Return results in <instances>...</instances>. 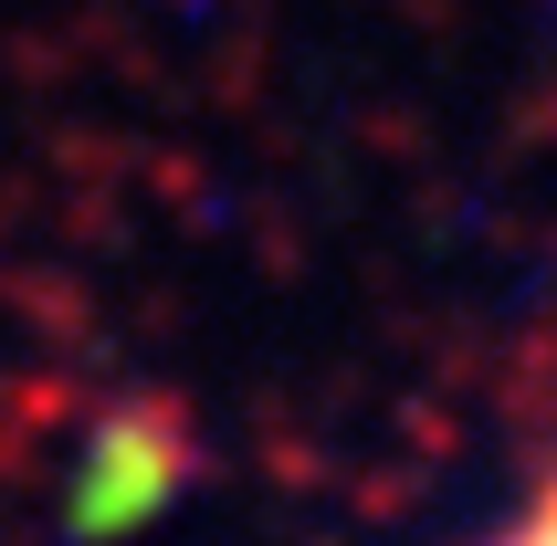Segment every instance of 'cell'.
Masks as SVG:
<instances>
[{
    "mask_svg": "<svg viewBox=\"0 0 557 546\" xmlns=\"http://www.w3.org/2000/svg\"><path fill=\"white\" fill-rule=\"evenodd\" d=\"M495 546H557V473H547V484H536V494H527V516L505 525V536H495Z\"/></svg>",
    "mask_w": 557,
    "mask_h": 546,
    "instance_id": "6da1fadb",
    "label": "cell"
}]
</instances>
